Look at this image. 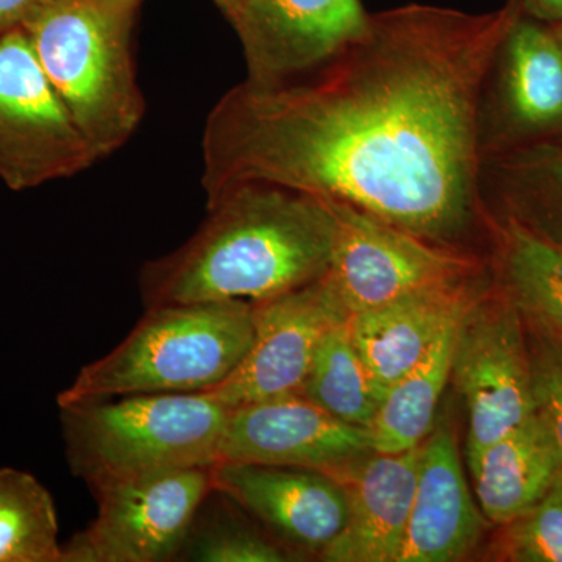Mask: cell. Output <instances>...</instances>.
Instances as JSON below:
<instances>
[{"instance_id":"obj_1","label":"cell","mask_w":562,"mask_h":562,"mask_svg":"<svg viewBox=\"0 0 562 562\" xmlns=\"http://www.w3.org/2000/svg\"><path fill=\"white\" fill-rule=\"evenodd\" d=\"M520 13V0L482 14L420 3L369 13L312 72L273 87L243 81L206 120V198L269 181L465 254L487 221L480 95Z\"/></svg>"},{"instance_id":"obj_2","label":"cell","mask_w":562,"mask_h":562,"mask_svg":"<svg viewBox=\"0 0 562 562\" xmlns=\"http://www.w3.org/2000/svg\"><path fill=\"white\" fill-rule=\"evenodd\" d=\"M335 239L324 199L239 181L209 199V217L183 246L144 268L140 291L147 306L269 301L324 279Z\"/></svg>"},{"instance_id":"obj_3","label":"cell","mask_w":562,"mask_h":562,"mask_svg":"<svg viewBox=\"0 0 562 562\" xmlns=\"http://www.w3.org/2000/svg\"><path fill=\"white\" fill-rule=\"evenodd\" d=\"M139 5L140 0H46L21 25L99 160L135 135L146 111L133 60Z\"/></svg>"},{"instance_id":"obj_4","label":"cell","mask_w":562,"mask_h":562,"mask_svg":"<svg viewBox=\"0 0 562 562\" xmlns=\"http://www.w3.org/2000/svg\"><path fill=\"white\" fill-rule=\"evenodd\" d=\"M254 335L251 302L147 306L116 349L85 366L58 394V406L122 395L209 391L241 364Z\"/></svg>"},{"instance_id":"obj_5","label":"cell","mask_w":562,"mask_h":562,"mask_svg":"<svg viewBox=\"0 0 562 562\" xmlns=\"http://www.w3.org/2000/svg\"><path fill=\"white\" fill-rule=\"evenodd\" d=\"M231 409L203 392L61 405L70 471L94 491L181 469L211 468L220 458Z\"/></svg>"},{"instance_id":"obj_6","label":"cell","mask_w":562,"mask_h":562,"mask_svg":"<svg viewBox=\"0 0 562 562\" xmlns=\"http://www.w3.org/2000/svg\"><path fill=\"white\" fill-rule=\"evenodd\" d=\"M99 158L24 29L0 35V180L13 191L87 171Z\"/></svg>"},{"instance_id":"obj_7","label":"cell","mask_w":562,"mask_h":562,"mask_svg":"<svg viewBox=\"0 0 562 562\" xmlns=\"http://www.w3.org/2000/svg\"><path fill=\"white\" fill-rule=\"evenodd\" d=\"M325 202L336 220L325 277L350 316L416 292L480 279L482 265L472 255L425 241L347 203Z\"/></svg>"},{"instance_id":"obj_8","label":"cell","mask_w":562,"mask_h":562,"mask_svg":"<svg viewBox=\"0 0 562 562\" xmlns=\"http://www.w3.org/2000/svg\"><path fill=\"white\" fill-rule=\"evenodd\" d=\"M519 316L512 299L483 292L458 322L450 379L468 409V464L536 413Z\"/></svg>"},{"instance_id":"obj_9","label":"cell","mask_w":562,"mask_h":562,"mask_svg":"<svg viewBox=\"0 0 562 562\" xmlns=\"http://www.w3.org/2000/svg\"><path fill=\"white\" fill-rule=\"evenodd\" d=\"M213 490L211 468L144 476L92 491L98 516L63 543V562L177 561Z\"/></svg>"},{"instance_id":"obj_10","label":"cell","mask_w":562,"mask_h":562,"mask_svg":"<svg viewBox=\"0 0 562 562\" xmlns=\"http://www.w3.org/2000/svg\"><path fill=\"white\" fill-rule=\"evenodd\" d=\"M562 136V50L552 25L522 13L498 44L479 109L482 158Z\"/></svg>"},{"instance_id":"obj_11","label":"cell","mask_w":562,"mask_h":562,"mask_svg":"<svg viewBox=\"0 0 562 562\" xmlns=\"http://www.w3.org/2000/svg\"><path fill=\"white\" fill-rule=\"evenodd\" d=\"M254 306V341L241 364L203 392L228 408L301 394L321 339L350 317L327 277Z\"/></svg>"},{"instance_id":"obj_12","label":"cell","mask_w":562,"mask_h":562,"mask_svg":"<svg viewBox=\"0 0 562 562\" xmlns=\"http://www.w3.org/2000/svg\"><path fill=\"white\" fill-rule=\"evenodd\" d=\"M241 41L247 83L273 87L319 68L357 38L361 0H235L225 11Z\"/></svg>"},{"instance_id":"obj_13","label":"cell","mask_w":562,"mask_h":562,"mask_svg":"<svg viewBox=\"0 0 562 562\" xmlns=\"http://www.w3.org/2000/svg\"><path fill=\"white\" fill-rule=\"evenodd\" d=\"M371 452V430L336 419L303 394H290L232 408L217 461L291 465L338 479Z\"/></svg>"},{"instance_id":"obj_14","label":"cell","mask_w":562,"mask_h":562,"mask_svg":"<svg viewBox=\"0 0 562 562\" xmlns=\"http://www.w3.org/2000/svg\"><path fill=\"white\" fill-rule=\"evenodd\" d=\"M211 484L299 557H321L346 525V487L327 472L217 461Z\"/></svg>"},{"instance_id":"obj_15","label":"cell","mask_w":562,"mask_h":562,"mask_svg":"<svg viewBox=\"0 0 562 562\" xmlns=\"http://www.w3.org/2000/svg\"><path fill=\"white\" fill-rule=\"evenodd\" d=\"M422 443L401 453L371 452L338 476L347 492V519L338 538L321 553L322 561H398L416 494Z\"/></svg>"},{"instance_id":"obj_16","label":"cell","mask_w":562,"mask_h":562,"mask_svg":"<svg viewBox=\"0 0 562 562\" xmlns=\"http://www.w3.org/2000/svg\"><path fill=\"white\" fill-rule=\"evenodd\" d=\"M486 522L462 472L452 424L432 427L422 443L412 514L397 562H453L468 557Z\"/></svg>"},{"instance_id":"obj_17","label":"cell","mask_w":562,"mask_h":562,"mask_svg":"<svg viewBox=\"0 0 562 562\" xmlns=\"http://www.w3.org/2000/svg\"><path fill=\"white\" fill-rule=\"evenodd\" d=\"M483 294L480 280L416 292L351 314L349 331L382 397Z\"/></svg>"},{"instance_id":"obj_18","label":"cell","mask_w":562,"mask_h":562,"mask_svg":"<svg viewBox=\"0 0 562 562\" xmlns=\"http://www.w3.org/2000/svg\"><path fill=\"white\" fill-rule=\"evenodd\" d=\"M484 519L513 522L541 502L561 475L560 458L538 413L487 446L468 464Z\"/></svg>"},{"instance_id":"obj_19","label":"cell","mask_w":562,"mask_h":562,"mask_svg":"<svg viewBox=\"0 0 562 562\" xmlns=\"http://www.w3.org/2000/svg\"><path fill=\"white\" fill-rule=\"evenodd\" d=\"M480 187L505 217L562 246V136L483 157Z\"/></svg>"},{"instance_id":"obj_20","label":"cell","mask_w":562,"mask_h":562,"mask_svg":"<svg viewBox=\"0 0 562 562\" xmlns=\"http://www.w3.org/2000/svg\"><path fill=\"white\" fill-rule=\"evenodd\" d=\"M458 322L449 325L412 371L384 394L371 427L373 452H405L430 435L439 401L452 375Z\"/></svg>"},{"instance_id":"obj_21","label":"cell","mask_w":562,"mask_h":562,"mask_svg":"<svg viewBox=\"0 0 562 562\" xmlns=\"http://www.w3.org/2000/svg\"><path fill=\"white\" fill-rule=\"evenodd\" d=\"M495 266L506 294L562 341V246L505 217L494 225Z\"/></svg>"},{"instance_id":"obj_22","label":"cell","mask_w":562,"mask_h":562,"mask_svg":"<svg viewBox=\"0 0 562 562\" xmlns=\"http://www.w3.org/2000/svg\"><path fill=\"white\" fill-rule=\"evenodd\" d=\"M347 322L321 339L301 394L336 419L371 430L383 397L355 347Z\"/></svg>"},{"instance_id":"obj_23","label":"cell","mask_w":562,"mask_h":562,"mask_svg":"<svg viewBox=\"0 0 562 562\" xmlns=\"http://www.w3.org/2000/svg\"><path fill=\"white\" fill-rule=\"evenodd\" d=\"M0 562H63L50 492L10 468L0 469Z\"/></svg>"},{"instance_id":"obj_24","label":"cell","mask_w":562,"mask_h":562,"mask_svg":"<svg viewBox=\"0 0 562 562\" xmlns=\"http://www.w3.org/2000/svg\"><path fill=\"white\" fill-rule=\"evenodd\" d=\"M235 503L211 490L192 520L177 561L284 562L299 554L243 519Z\"/></svg>"},{"instance_id":"obj_25","label":"cell","mask_w":562,"mask_h":562,"mask_svg":"<svg viewBox=\"0 0 562 562\" xmlns=\"http://www.w3.org/2000/svg\"><path fill=\"white\" fill-rule=\"evenodd\" d=\"M503 527V560L562 562V475L541 502Z\"/></svg>"},{"instance_id":"obj_26","label":"cell","mask_w":562,"mask_h":562,"mask_svg":"<svg viewBox=\"0 0 562 562\" xmlns=\"http://www.w3.org/2000/svg\"><path fill=\"white\" fill-rule=\"evenodd\" d=\"M535 331L528 353L536 413L552 436L562 475V341L541 325Z\"/></svg>"},{"instance_id":"obj_27","label":"cell","mask_w":562,"mask_h":562,"mask_svg":"<svg viewBox=\"0 0 562 562\" xmlns=\"http://www.w3.org/2000/svg\"><path fill=\"white\" fill-rule=\"evenodd\" d=\"M43 2L46 0H0V35L21 27Z\"/></svg>"},{"instance_id":"obj_28","label":"cell","mask_w":562,"mask_h":562,"mask_svg":"<svg viewBox=\"0 0 562 562\" xmlns=\"http://www.w3.org/2000/svg\"><path fill=\"white\" fill-rule=\"evenodd\" d=\"M520 5L525 14L546 24L562 22V0H520Z\"/></svg>"},{"instance_id":"obj_29","label":"cell","mask_w":562,"mask_h":562,"mask_svg":"<svg viewBox=\"0 0 562 562\" xmlns=\"http://www.w3.org/2000/svg\"><path fill=\"white\" fill-rule=\"evenodd\" d=\"M214 3L225 13L235 3V0H214Z\"/></svg>"},{"instance_id":"obj_30","label":"cell","mask_w":562,"mask_h":562,"mask_svg":"<svg viewBox=\"0 0 562 562\" xmlns=\"http://www.w3.org/2000/svg\"><path fill=\"white\" fill-rule=\"evenodd\" d=\"M554 35H557L558 43H560L561 50H562V22L561 24H554L552 25Z\"/></svg>"}]
</instances>
